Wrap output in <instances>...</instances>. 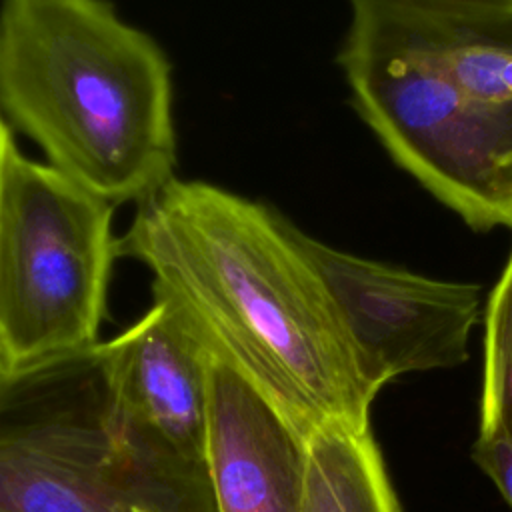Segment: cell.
Wrapping results in <instances>:
<instances>
[{
    "label": "cell",
    "mask_w": 512,
    "mask_h": 512,
    "mask_svg": "<svg viewBox=\"0 0 512 512\" xmlns=\"http://www.w3.org/2000/svg\"><path fill=\"white\" fill-rule=\"evenodd\" d=\"M472 458L512 508V436L502 428L478 430Z\"/></svg>",
    "instance_id": "13"
},
{
    "label": "cell",
    "mask_w": 512,
    "mask_h": 512,
    "mask_svg": "<svg viewBox=\"0 0 512 512\" xmlns=\"http://www.w3.org/2000/svg\"><path fill=\"white\" fill-rule=\"evenodd\" d=\"M338 62L390 156L470 228H512V104L466 92L424 22L352 8Z\"/></svg>",
    "instance_id": "4"
},
{
    "label": "cell",
    "mask_w": 512,
    "mask_h": 512,
    "mask_svg": "<svg viewBox=\"0 0 512 512\" xmlns=\"http://www.w3.org/2000/svg\"><path fill=\"white\" fill-rule=\"evenodd\" d=\"M0 512H218L208 464L120 410L102 342L0 372Z\"/></svg>",
    "instance_id": "3"
},
{
    "label": "cell",
    "mask_w": 512,
    "mask_h": 512,
    "mask_svg": "<svg viewBox=\"0 0 512 512\" xmlns=\"http://www.w3.org/2000/svg\"><path fill=\"white\" fill-rule=\"evenodd\" d=\"M350 6L448 28H512V4L508 0H350Z\"/></svg>",
    "instance_id": "12"
},
{
    "label": "cell",
    "mask_w": 512,
    "mask_h": 512,
    "mask_svg": "<svg viewBox=\"0 0 512 512\" xmlns=\"http://www.w3.org/2000/svg\"><path fill=\"white\" fill-rule=\"evenodd\" d=\"M440 64L476 98L512 104V28L468 30L428 24Z\"/></svg>",
    "instance_id": "10"
},
{
    "label": "cell",
    "mask_w": 512,
    "mask_h": 512,
    "mask_svg": "<svg viewBox=\"0 0 512 512\" xmlns=\"http://www.w3.org/2000/svg\"><path fill=\"white\" fill-rule=\"evenodd\" d=\"M298 234L264 202L174 176L136 204L120 256L306 442L332 424L370 428L380 390Z\"/></svg>",
    "instance_id": "1"
},
{
    "label": "cell",
    "mask_w": 512,
    "mask_h": 512,
    "mask_svg": "<svg viewBox=\"0 0 512 512\" xmlns=\"http://www.w3.org/2000/svg\"><path fill=\"white\" fill-rule=\"evenodd\" d=\"M302 512H402L370 428L332 424L306 440Z\"/></svg>",
    "instance_id": "9"
},
{
    "label": "cell",
    "mask_w": 512,
    "mask_h": 512,
    "mask_svg": "<svg viewBox=\"0 0 512 512\" xmlns=\"http://www.w3.org/2000/svg\"><path fill=\"white\" fill-rule=\"evenodd\" d=\"M0 116L112 206L174 178L172 74L108 0H4Z\"/></svg>",
    "instance_id": "2"
},
{
    "label": "cell",
    "mask_w": 512,
    "mask_h": 512,
    "mask_svg": "<svg viewBox=\"0 0 512 512\" xmlns=\"http://www.w3.org/2000/svg\"><path fill=\"white\" fill-rule=\"evenodd\" d=\"M2 124H4V118H2V116H0V128H2Z\"/></svg>",
    "instance_id": "14"
},
{
    "label": "cell",
    "mask_w": 512,
    "mask_h": 512,
    "mask_svg": "<svg viewBox=\"0 0 512 512\" xmlns=\"http://www.w3.org/2000/svg\"><path fill=\"white\" fill-rule=\"evenodd\" d=\"M206 464L218 512H302L306 442L210 356Z\"/></svg>",
    "instance_id": "8"
},
{
    "label": "cell",
    "mask_w": 512,
    "mask_h": 512,
    "mask_svg": "<svg viewBox=\"0 0 512 512\" xmlns=\"http://www.w3.org/2000/svg\"><path fill=\"white\" fill-rule=\"evenodd\" d=\"M0 130H2V128H0Z\"/></svg>",
    "instance_id": "16"
},
{
    "label": "cell",
    "mask_w": 512,
    "mask_h": 512,
    "mask_svg": "<svg viewBox=\"0 0 512 512\" xmlns=\"http://www.w3.org/2000/svg\"><path fill=\"white\" fill-rule=\"evenodd\" d=\"M512 436V252L484 312V360L478 430Z\"/></svg>",
    "instance_id": "11"
},
{
    "label": "cell",
    "mask_w": 512,
    "mask_h": 512,
    "mask_svg": "<svg viewBox=\"0 0 512 512\" xmlns=\"http://www.w3.org/2000/svg\"><path fill=\"white\" fill-rule=\"evenodd\" d=\"M114 208L0 130V372L98 344L120 238Z\"/></svg>",
    "instance_id": "5"
},
{
    "label": "cell",
    "mask_w": 512,
    "mask_h": 512,
    "mask_svg": "<svg viewBox=\"0 0 512 512\" xmlns=\"http://www.w3.org/2000/svg\"><path fill=\"white\" fill-rule=\"evenodd\" d=\"M508 2H510V4H512V0H508Z\"/></svg>",
    "instance_id": "15"
},
{
    "label": "cell",
    "mask_w": 512,
    "mask_h": 512,
    "mask_svg": "<svg viewBox=\"0 0 512 512\" xmlns=\"http://www.w3.org/2000/svg\"><path fill=\"white\" fill-rule=\"evenodd\" d=\"M310 256L382 390L394 378L468 362L482 286L438 280L332 248L300 230Z\"/></svg>",
    "instance_id": "6"
},
{
    "label": "cell",
    "mask_w": 512,
    "mask_h": 512,
    "mask_svg": "<svg viewBox=\"0 0 512 512\" xmlns=\"http://www.w3.org/2000/svg\"><path fill=\"white\" fill-rule=\"evenodd\" d=\"M112 392L148 440L206 464L210 354L164 302L102 342Z\"/></svg>",
    "instance_id": "7"
}]
</instances>
